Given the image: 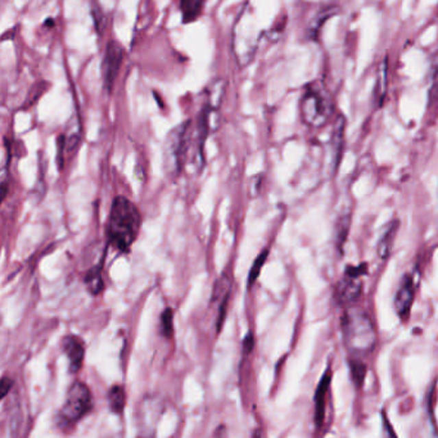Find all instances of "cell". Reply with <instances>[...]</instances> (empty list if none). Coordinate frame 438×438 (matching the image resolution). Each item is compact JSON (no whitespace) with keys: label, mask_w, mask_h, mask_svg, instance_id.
Listing matches in <instances>:
<instances>
[{"label":"cell","mask_w":438,"mask_h":438,"mask_svg":"<svg viewBox=\"0 0 438 438\" xmlns=\"http://www.w3.org/2000/svg\"><path fill=\"white\" fill-rule=\"evenodd\" d=\"M108 404L111 411L120 415L126 406V392L123 386H112L108 392Z\"/></svg>","instance_id":"9a60e30c"},{"label":"cell","mask_w":438,"mask_h":438,"mask_svg":"<svg viewBox=\"0 0 438 438\" xmlns=\"http://www.w3.org/2000/svg\"><path fill=\"white\" fill-rule=\"evenodd\" d=\"M300 111L304 123L314 127L324 125L332 112L326 94L316 86L308 88L302 95Z\"/></svg>","instance_id":"5b68a950"},{"label":"cell","mask_w":438,"mask_h":438,"mask_svg":"<svg viewBox=\"0 0 438 438\" xmlns=\"http://www.w3.org/2000/svg\"><path fill=\"white\" fill-rule=\"evenodd\" d=\"M415 297V284L413 278L405 276L395 295V310L401 320H408Z\"/></svg>","instance_id":"ba28073f"},{"label":"cell","mask_w":438,"mask_h":438,"mask_svg":"<svg viewBox=\"0 0 438 438\" xmlns=\"http://www.w3.org/2000/svg\"><path fill=\"white\" fill-rule=\"evenodd\" d=\"M430 88H429V106H438V51L435 56L430 71Z\"/></svg>","instance_id":"d6986e66"},{"label":"cell","mask_w":438,"mask_h":438,"mask_svg":"<svg viewBox=\"0 0 438 438\" xmlns=\"http://www.w3.org/2000/svg\"><path fill=\"white\" fill-rule=\"evenodd\" d=\"M329 383H330V373L329 370H326L315 392V420L317 426H320L324 420V414H326L324 402H326V391L329 387Z\"/></svg>","instance_id":"8fae6325"},{"label":"cell","mask_w":438,"mask_h":438,"mask_svg":"<svg viewBox=\"0 0 438 438\" xmlns=\"http://www.w3.org/2000/svg\"><path fill=\"white\" fill-rule=\"evenodd\" d=\"M192 121H185L173 127L165 141L163 156L166 173L176 178L183 170L184 161L191 142Z\"/></svg>","instance_id":"277c9868"},{"label":"cell","mask_w":438,"mask_h":438,"mask_svg":"<svg viewBox=\"0 0 438 438\" xmlns=\"http://www.w3.org/2000/svg\"><path fill=\"white\" fill-rule=\"evenodd\" d=\"M343 144H345V119L342 116H338L334 127H333V134H332V149H333V170L336 171L339 161H341V156L343 151Z\"/></svg>","instance_id":"30bf717a"},{"label":"cell","mask_w":438,"mask_h":438,"mask_svg":"<svg viewBox=\"0 0 438 438\" xmlns=\"http://www.w3.org/2000/svg\"><path fill=\"white\" fill-rule=\"evenodd\" d=\"M267 256H269V250H264V251L258 255V257L256 258L254 265H252L251 270H250V276H248V286H254V283H255L256 280H257V278L260 276L261 269H263L264 265H265Z\"/></svg>","instance_id":"ffe728a7"},{"label":"cell","mask_w":438,"mask_h":438,"mask_svg":"<svg viewBox=\"0 0 438 438\" xmlns=\"http://www.w3.org/2000/svg\"><path fill=\"white\" fill-rule=\"evenodd\" d=\"M123 47L117 41L111 40L107 44L102 62L103 86L107 93H112L123 66Z\"/></svg>","instance_id":"8992f818"},{"label":"cell","mask_w":438,"mask_h":438,"mask_svg":"<svg viewBox=\"0 0 438 438\" xmlns=\"http://www.w3.org/2000/svg\"><path fill=\"white\" fill-rule=\"evenodd\" d=\"M254 346H255V338L252 336V333H248L243 341V352L248 355L254 350Z\"/></svg>","instance_id":"d4e9b609"},{"label":"cell","mask_w":438,"mask_h":438,"mask_svg":"<svg viewBox=\"0 0 438 438\" xmlns=\"http://www.w3.org/2000/svg\"><path fill=\"white\" fill-rule=\"evenodd\" d=\"M387 76H388V63L387 60L380 63L379 70H378L377 84H376V97H377L378 103L383 102L386 93H387Z\"/></svg>","instance_id":"e0dca14e"},{"label":"cell","mask_w":438,"mask_h":438,"mask_svg":"<svg viewBox=\"0 0 438 438\" xmlns=\"http://www.w3.org/2000/svg\"><path fill=\"white\" fill-rule=\"evenodd\" d=\"M62 351L69 360L70 372L76 374L82 370L84 358H85V345L80 337L69 334L62 339Z\"/></svg>","instance_id":"52a82bcc"},{"label":"cell","mask_w":438,"mask_h":438,"mask_svg":"<svg viewBox=\"0 0 438 438\" xmlns=\"http://www.w3.org/2000/svg\"><path fill=\"white\" fill-rule=\"evenodd\" d=\"M142 225V215L138 207L126 197L117 195L113 199L107 225L108 242L117 251L126 254L138 238Z\"/></svg>","instance_id":"6da1fadb"},{"label":"cell","mask_w":438,"mask_h":438,"mask_svg":"<svg viewBox=\"0 0 438 438\" xmlns=\"http://www.w3.org/2000/svg\"><path fill=\"white\" fill-rule=\"evenodd\" d=\"M184 23L197 20L204 12L206 0H179Z\"/></svg>","instance_id":"5bb4252c"},{"label":"cell","mask_w":438,"mask_h":438,"mask_svg":"<svg viewBox=\"0 0 438 438\" xmlns=\"http://www.w3.org/2000/svg\"><path fill=\"white\" fill-rule=\"evenodd\" d=\"M333 14H336V10H334V8H326V10H321V12L316 16L315 19L311 21V25H310V29H308V34L311 35L313 39H315L316 36H317V34L320 32L321 26H323L326 21L329 20Z\"/></svg>","instance_id":"ac0fdd59"},{"label":"cell","mask_w":438,"mask_h":438,"mask_svg":"<svg viewBox=\"0 0 438 438\" xmlns=\"http://www.w3.org/2000/svg\"><path fill=\"white\" fill-rule=\"evenodd\" d=\"M103 260L97 266H93L92 269L86 273L84 278V283L88 288V291L93 295H99L104 289V282L102 278Z\"/></svg>","instance_id":"4fadbf2b"},{"label":"cell","mask_w":438,"mask_h":438,"mask_svg":"<svg viewBox=\"0 0 438 438\" xmlns=\"http://www.w3.org/2000/svg\"><path fill=\"white\" fill-rule=\"evenodd\" d=\"M351 373H352V378H354V382L356 383L357 386H361L363 382H364V377H365V373H367V367L364 364L355 361V363H351Z\"/></svg>","instance_id":"7402d4cb"},{"label":"cell","mask_w":438,"mask_h":438,"mask_svg":"<svg viewBox=\"0 0 438 438\" xmlns=\"http://www.w3.org/2000/svg\"><path fill=\"white\" fill-rule=\"evenodd\" d=\"M225 85L226 84H225L224 80H216V82H212V85L207 90V102H206V104L210 106L214 111L217 110L221 106V103H223Z\"/></svg>","instance_id":"2e32d148"},{"label":"cell","mask_w":438,"mask_h":438,"mask_svg":"<svg viewBox=\"0 0 438 438\" xmlns=\"http://www.w3.org/2000/svg\"><path fill=\"white\" fill-rule=\"evenodd\" d=\"M398 221H392V223L386 228L385 233L379 238L377 252L378 256H379L382 260H386L388 256H389V254H391V250H392V245H393V241H395V236H396V233H398Z\"/></svg>","instance_id":"7c38bea8"},{"label":"cell","mask_w":438,"mask_h":438,"mask_svg":"<svg viewBox=\"0 0 438 438\" xmlns=\"http://www.w3.org/2000/svg\"><path fill=\"white\" fill-rule=\"evenodd\" d=\"M93 410V396L89 387L76 380L69 388L66 400L57 415V424L61 429L75 427Z\"/></svg>","instance_id":"3957f363"},{"label":"cell","mask_w":438,"mask_h":438,"mask_svg":"<svg viewBox=\"0 0 438 438\" xmlns=\"http://www.w3.org/2000/svg\"><path fill=\"white\" fill-rule=\"evenodd\" d=\"M361 289L363 286H361V282L357 279V276H348L347 279L341 282L337 287V298L339 302L345 305H351L360 297Z\"/></svg>","instance_id":"9c48e42d"},{"label":"cell","mask_w":438,"mask_h":438,"mask_svg":"<svg viewBox=\"0 0 438 438\" xmlns=\"http://www.w3.org/2000/svg\"><path fill=\"white\" fill-rule=\"evenodd\" d=\"M348 226H350V217L343 216L342 220L338 223V229H337V242H338V245H342L343 242H346Z\"/></svg>","instance_id":"603a6c76"},{"label":"cell","mask_w":438,"mask_h":438,"mask_svg":"<svg viewBox=\"0 0 438 438\" xmlns=\"http://www.w3.org/2000/svg\"><path fill=\"white\" fill-rule=\"evenodd\" d=\"M161 330L166 338H171L173 334V308L166 307L161 314Z\"/></svg>","instance_id":"44dd1931"},{"label":"cell","mask_w":438,"mask_h":438,"mask_svg":"<svg viewBox=\"0 0 438 438\" xmlns=\"http://www.w3.org/2000/svg\"><path fill=\"white\" fill-rule=\"evenodd\" d=\"M12 386H13V380H12L10 378L3 377V379H1V383H0V388H1L0 398H5V396L8 395V392H10Z\"/></svg>","instance_id":"cb8c5ba5"},{"label":"cell","mask_w":438,"mask_h":438,"mask_svg":"<svg viewBox=\"0 0 438 438\" xmlns=\"http://www.w3.org/2000/svg\"><path fill=\"white\" fill-rule=\"evenodd\" d=\"M342 333L345 346L355 355H367L377 343V332L372 317L356 306L347 307L342 316Z\"/></svg>","instance_id":"7a4b0ae2"}]
</instances>
